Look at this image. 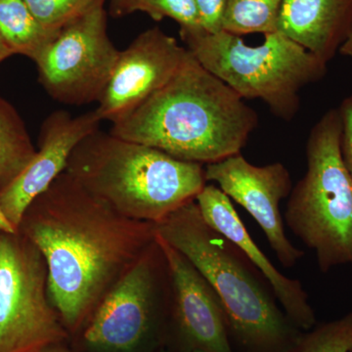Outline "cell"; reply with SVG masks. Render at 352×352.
<instances>
[{"label": "cell", "mask_w": 352, "mask_h": 352, "mask_svg": "<svg viewBox=\"0 0 352 352\" xmlns=\"http://www.w3.org/2000/svg\"><path fill=\"white\" fill-rule=\"evenodd\" d=\"M188 54L185 46L159 27L141 32L120 52L94 110L99 119L112 124L124 119L170 82Z\"/></svg>", "instance_id": "obj_11"}, {"label": "cell", "mask_w": 352, "mask_h": 352, "mask_svg": "<svg viewBox=\"0 0 352 352\" xmlns=\"http://www.w3.org/2000/svg\"><path fill=\"white\" fill-rule=\"evenodd\" d=\"M339 109L314 124L307 143V173L292 189L287 226L314 251L319 270L352 267V177L340 151Z\"/></svg>", "instance_id": "obj_6"}, {"label": "cell", "mask_w": 352, "mask_h": 352, "mask_svg": "<svg viewBox=\"0 0 352 352\" xmlns=\"http://www.w3.org/2000/svg\"><path fill=\"white\" fill-rule=\"evenodd\" d=\"M292 352H352V311L302 332Z\"/></svg>", "instance_id": "obj_20"}, {"label": "cell", "mask_w": 352, "mask_h": 352, "mask_svg": "<svg viewBox=\"0 0 352 352\" xmlns=\"http://www.w3.org/2000/svg\"><path fill=\"white\" fill-rule=\"evenodd\" d=\"M195 201L208 226L235 245L261 271L292 323L302 331L314 328L316 314L300 280L285 276L273 265L248 232L231 199L217 185L206 184Z\"/></svg>", "instance_id": "obj_14"}, {"label": "cell", "mask_w": 352, "mask_h": 352, "mask_svg": "<svg viewBox=\"0 0 352 352\" xmlns=\"http://www.w3.org/2000/svg\"><path fill=\"white\" fill-rule=\"evenodd\" d=\"M258 124L242 97L189 52L170 82L110 133L207 166L240 154Z\"/></svg>", "instance_id": "obj_2"}, {"label": "cell", "mask_w": 352, "mask_h": 352, "mask_svg": "<svg viewBox=\"0 0 352 352\" xmlns=\"http://www.w3.org/2000/svg\"><path fill=\"white\" fill-rule=\"evenodd\" d=\"M179 34L204 68L243 99H261L273 115L288 122L300 110L302 88L327 74L328 64L280 32L265 34L254 46L223 30L180 29Z\"/></svg>", "instance_id": "obj_5"}, {"label": "cell", "mask_w": 352, "mask_h": 352, "mask_svg": "<svg viewBox=\"0 0 352 352\" xmlns=\"http://www.w3.org/2000/svg\"><path fill=\"white\" fill-rule=\"evenodd\" d=\"M19 231L45 259L50 302L71 332L91 317L157 234L156 224L119 214L66 171L32 201Z\"/></svg>", "instance_id": "obj_1"}, {"label": "cell", "mask_w": 352, "mask_h": 352, "mask_svg": "<svg viewBox=\"0 0 352 352\" xmlns=\"http://www.w3.org/2000/svg\"><path fill=\"white\" fill-rule=\"evenodd\" d=\"M36 153L22 118L0 96V191L22 173Z\"/></svg>", "instance_id": "obj_17"}, {"label": "cell", "mask_w": 352, "mask_h": 352, "mask_svg": "<svg viewBox=\"0 0 352 352\" xmlns=\"http://www.w3.org/2000/svg\"><path fill=\"white\" fill-rule=\"evenodd\" d=\"M205 176L254 217L285 268L294 267L302 258L305 252L286 236L280 212V203L293 189L291 173L283 164L254 166L240 153L207 164Z\"/></svg>", "instance_id": "obj_10"}, {"label": "cell", "mask_w": 352, "mask_h": 352, "mask_svg": "<svg viewBox=\"0 0 352 352\" xmlns=\"http://www.w3.org/2000/svg\"><path fill=\"white\" fill-rule=\"evenodd\" d=\"M166 259L157 241L113 285L89 318L85 340L95 349L131 351L152 327Z\"/></svg>", "instance_id": "obj_9"}, {"label": "cell", "mask_w": 352, "mask_h": 352, "mask_svg": "<svg viewBox=\"0 0 352 352\" xmlns=\"http://www.w3.org/2000/svg\"><path fill=\"white\" fill-rule=\"evenodd\" d=\"M338 109L342 120L340 151L344 163L352 177V94L342 100Z\"/></svg>", "instance_id": "obj_22"}, {"label": "cell", "mask_w": 352, "mask_h": 352, "mask_svg": "<svg viewBox=\"0 0 352 352\" xmlns=\"http://www.w3.org/2000/svg\"><path fill=\"white\" fill-rule=\"evenodd\" d=\"M156 241L168 266L173 318L188 352H235L214 289L182 252L157 234Z\"/></svg>", "instance_id": "obj_13"}, {"label": "cell", "mask_w": 352, "mask_h": 352, "mask_svg": "<svg viewBox=\"0 0 352 352\" xmlns=\"http://www.w3.org/2000/svg\"><path fill=\"white\" fill-rule=\"evenodd\" d=\"M58 32L47 31L23 0H0V36L14 54L34 61Z\"/></svg>", "instance_id": "obj_16"}, {"label": "cell", "mask_w": 352, "mask_h": 352, "mask_svg": "<svg viewBox=\"0 0 352 352\" xmlns=\"http://www.w3.org/2000/svg\"><path fill=\"white\" fill-rule=\"evenodd\" d=\"M12 55H14L13 51L9 48L6 41L0 36V64H1L4 60H6L7 58L12 56Z\"/></svg>", "instance_id": "obj_26"}, {"label": "cell", "mask_w": 352, "mask_h": 352, "mask_svg": "<svg viewBox=\"0 0 352 352\" xmlns=\"http://www.w3.org/2000/svg\"><path fill=\"white\" fill-rule=\"evenodd\" d=\"M65 171L119 214L154 224L195 201L207 184L203 164L100 129L76 146Z\"/></svg>", "instance_id": "obj_4"}, {"label": "cell", "mask_w": 352, "mask_h": 352, "mask_svg": "<svg viewBox=\"0 0 352 352\" xmlns=\"http://www.w3.org/2000/svg\"><path fill=\"white\" fill-rule=\"evenodd\" d=\"M105 1L65 25L34 61L39 82L59 103L98 102L110 80L120 51L109 38Z\"/></svg>", "instance_id": "obj_8"}, {"label": "cell", "mask_w": 352, "mask_h": 352, "mask_svg": "<svg viewBox=\"0 0 352 352\" xmlns=\"http://www.w3.org/2000/svg\"><path fill=\"white\" fill-rule=\"evenodd\" d=\"M339 53L342 56H346L352 60V32L346 41H344V43L342 44V47L340 48Z\"/></svg>", "instance_id": "obj_25"}, {"label": "cell", "mask_w": 352, "mask_h": 352, "mask_svg": "<svg viewBox=\"0 0 352 352\" xmlns=\"http://www.w3.org/2000/svg\"><path fill=\"white\" fill-rule=\"evenodd\" d=\"M278 32L328 64L352 32V0H283Z\"/></svg>", "instance_id": "obj_15"}, {"label": "cell", "mask_w": 352, "mask_h": 352, "mask_svg": "<svg viewBox=\"0 0 352 352\" xmlns=\"http://www.w3.org/2000/svg\"><path fill=\"white\" fill-rule=\"evenodd\" d=\"M200 16L201 27L206 32L222 31V20L226 10V0H196Z\"/></svg>", "instance_id": "obj_23"}, {"label": "cell", "mask_w": 352, "mask_h": 352, "mask_svg": "<svg viewBox=\"0 0 352 352\" xmlns=\"http://www.w3.org/2000/svg\"><path fill=\"white\" fill-rule=\"evenodd\" d=\"M283 0H226L222 30L236 36L278 32Z\"/></svg>", "instance_id": "obj_18"}, {"label": "cell", "mask_w": 352, "mask_h": 352, "mask_svg": "<svg viewBox=\"0 0 352 352\" xmlns=\"http://www.w3.org/2000/svg\"><path fill=\"white\" fill-rule=\"evenodd\" d=\"M101 122L95 111L78 116L55 111L44 120L36 155L22 173L0 191V208L16 230L19 231L32 201L66 170L76 146L100 129Z\"/></svg>", "instance_id": "obj_12"}, {"label": "cell", "mask_w": 352, "mask_h": 352, "mask_svg": "<svg viewBox=\"0 0 352 352\" xmlns=\"http://www.w3.org/2000/svg\"><path fill=\"white\" fill-rule=\"evenodd\" d=\"M47 282L36 245L20 231L0 232V352H41L68 337Z\"/></svg>", "instance_id": "obj_7"}, {"label": "cell", "mask_w": 352, "mask_h": 352, "mask_svg": "<svg viewBox=\"0 0 352 352\" xmlns=\"http://www.w3.org/2000/svg\"><path fill=\"white\" fill-rule=\"evenodd\" d=\"M195 352H204V351H195Z\"/></svg>", "instance_id": "obj_28"}, {"label": "cell", "mask_w": 352, "mask_h": 352, "mask_svg": "<svg viewBox=\"0 0 352 352\" xmlns=\"http://www.w3.org/2000/svg\"><path fill=\"white\" fill-rule=\"evenodd\" d=\"M41 352H69L68 349L62 346L61 344H53V346L45 347Z\"/></svg>", "instance_id": "obj_27"}, {"label": "cell", "mask_w": 352, "mask_h": 352, "mask_svg": "<svg viewBox=\"0 0 352 352\" xmlns=\"http://www.w3.org/2000/svg\"><path fill=\"white\" fill-rule=\"evenodd\" d=\"M156 231L214 289L235 352L293 351L305 331L289 320L261 271L204 220L195 201L156 224Z\"/></svg>", "instance_id": "obj_3"}, {"label": "cell", "mask_w": 352, "mask_h": 352, "mask_svg": "<svg viewBox=\"0 0 352 352\" xmlns=\"http://www.w3.org/2000/svg\"><path fill=\"white\" fill-rule=\"evenodd\" d=\"M47 31L58 32L100 0H23Z\"/></svg>", "instance_id": "obj_21"}, {"label": "cell", "mask_w": 352, "mask_h": 352, "mask_svg": "<svg viewBox=\"0 0 352 352\" xmlns=\"http://www.w3.org/2000/svg\"><path fill=\"white\" fill-rule=\"evenodd\" d=\"M0 232L4 233H17L19 231L16 230L12 226V224L8 221L6 219V215L2 212L1 208H0Z\"/></svg>", "instance_id": "obj_24"}, {"label": "cell", "mask_w": 352, "mask_h": 352, "mask_svg": "<svg viewBox=\"0 0 352 352\" xmlns=\"http://www.w3.org/2000/svg\"><path fill=\"white\" fill-rule=\"evenodd\" d=\"M135 12L146 13L157 22L170 18L182 30L201 28L196 0H110L113 17H124Z\"/></svg>", "instance_id": "obj_19"}]
</instances>
